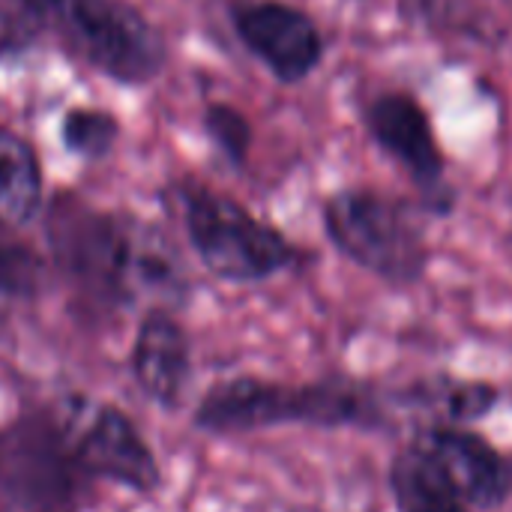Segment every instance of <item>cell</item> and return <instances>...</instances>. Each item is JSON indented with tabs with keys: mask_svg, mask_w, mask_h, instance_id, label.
<instances>
[{
	"mask_svg": "<svg viewBox=\"0 0 512 512\" xmlns=\"http://www.w3.org/2000/svg\"><path fill=\"white\" fill-rule=\"evenodd\" d=\"M48 237L66 279L93 303L123 306L147 291L180 288L177 261L156 228L96 210L75 195L54 198Z\"/></svg>",
	"mask_w": 512,
	"mask_h": 512,
	"instance_id": "1",
	"label": "cell"
},
{
	"mask_svg": "<svg viewBox=\"0 0 512 512\" xmlns=\"http://www.w3.org/2000/svg\"><path fill=\"white\" fill-rule=\"evenodd\" d=\"M390 396L372 384L327 378L315 384H282L240 375L213 384L198 408L195 426L213 435L258 432L288 423L321 429H381L390 423Z\"/></svg>",
	"mask_w": 512,
	"mask_h": 512,
	"instance_id": "2",
	"label": "cell"
},
{
	"mask_svg": "<svg viewBox=\"0 0 512 512\" xmlns=\"http://www.w3.org/2000/svg\"><path fill=\"white\" fill-rule=\"evenodd\" d=\"M66 54L117 84H150L168 63L159 27L129 0H18Z\"/></svg>",
	"mask_w": 512,
	"mask_h": 512,
	"instance_id": "3",
	"label": "cell"
},
{
	"mask_svg": "<svg viewBox=\"0 0 512 512\" xmlns=\"http://www.w3.org/2000/svg\"><path fill=\"white\" fill-rule=\"evenodd\" d=\"M198 261L222 282L249 285L273 279L297 264V246L270 222H261L237 198L183 177L165 189Z\"/></svg>",
	"mask_w": 512,
	"mask_h": 512,
	"instance_id": "4",
	"label": "cell"
},
{
	"mask_svg": "<svg viewBox=\"0 0 512 512\" xmlns=\"http://www.w3.org/2000/svg\"><path fill=\"white\" fill-rule=\"evenodd\" d=\"M90 483L72 420L36 411L0 432V512H81Z\"/></svg>",
	"mask_w": 512,
	"mask_h": 512,
	"instance_id": "5",
	"label": "cell"
},
{
	"mask_svg": "<svg viewBox=\"0 0 512 512\" xmlns=\"http://www.w3.org/2000/svg\"><path fill=\"white\" fill-rule=\"evenodd\" d=\"M321 219L330 243L372 276L399 288L423 279L429 243L414 204L375 189H339Z\"/></svg>",
	"mask_w": 512,
	"mask_h": 512,
	"instance_id": "6",
	"label": "cell"
},
{
	"mask_svg": "<svg viewBox=\"0 0 512 512\" xmlns=\"http://www.w3.org/2000/svg\"><path fill=\"white\" fill-rule=\"evenodd\" d=\"M363 120L372 141L390 159H396L423 189V207L441 216L450 213L456 192L447 186V162L438 147L429 111L411 93H381L366 105Z\"/></svg>",
	"mask_w": 512,
	"mask_h": 512,
	"instance_id": "7",
	"label": "cell"
},
{
	"mask_svg": "<svg viewBox=\"0 0 512 512\" xmlns=\"http://www.w3.org/2000/svg\"><path fill=\"white\" fill-rule=\"evenodd\" d=\"M243 48L282 84L306 81L324 60V36L312 15L282 0H252L231 9Z\"/></svg>",
	"mask_w": 512,
	"mask_h": 512,
	"instance_id": "8",
	"label": "cell"
},
{
	"mask_svg": "<svg viewBox=\"0 0 512 512\" xmlns=\"http://www.w3.org/2000/svg\"><path fill=\"white\" fill-rule=\"evenodd\" d=\"M75 453L93 483H117L138 495H150L162 483L153 450L132 417L114 405H93L75 426Z\"/></svg>",
	"mask_w": 512,
	"mask_h": 512,
	"instance_id": "9",
	"label": "cell"
},
{
	"mask_svg": "<svg viewBox=\"0 0 512 512\" xmlns=\"http://www.w3.org/2000/svg\"><path fill=\"white\" fill-rule=\"evenodd\" d=\"M414 444L444 468L471 510H492L512 498V459L468 426L426 423L417 429Z\"/></svg>",
	"mask_w": 512,
	"mask_h": 512,
	"instance_id": "10",
	"label": "cell"
},
{
	"mask_svg": "<svg viewBox=\"0 0 512 512\" xmlns=\"http://www.w3.org/2000/svg\"><path fill=\"white\" fill-rule=\"evenodd\" d=\"M192 372V345L183 324L165 312L150 309L135 333L132 375L135 384L162 408H174L183 399Z\"/></svg>",
	"mask_w": 512,
	"mask_h": 512,
	"instance_id": "11",
	"label": "cell"
},
{
	"mask_svg": "<svg viewBox=\"0 0 512 512\" xmlns=\"http://www.w3.org/2000/svg\"><path fill=\"white\" fill-rule=\"evenodd\" d=\"M390 489L399 512H471V504L462 498L444 468L414 441L396 453Z\"/></svg>",
	"mask_w": 512,
	"mask_h": 512,
	"instance_id": "12",
	"label": "cell"
},
{
	"mask_svg": "<svg viewBox=\"0 0 512 512\" xmlns=\"http://www.w3.org/2000/svg\"><path fill=\"white\" fill-rule=\"evenodd\" d=\"M45 198L42 162L27 138L0 126V228H21Z\"/></svg>",
	"mask_w": 512,
	"mask_h": 512,
	"instance_id": "13",
	"label": "cell"
},
{
	"mask_svg": "<svg viewBox=\"0 0 512 512\" xmlns=\"http://www.w3.org/2000/svg\"><path fill=\"white\" fill-rule=\"evenodd\" d=\"M498 387L486 381H453V378H435L426 384H417L411 393H402V405H426L435 411V423H471L486 417L498 405Z\"/></svg>",
	"mask_w": 512,
	"mask_h": 512,
	"instance_id": "14",
	"label": "cell"
},
{
	"mask_svg": "<svg viewBox=\"0 0 512 512\" xmlns=\"http://www.w3.org/2000/svg\"><path fill=\"white\" fill-rule=\"evenodd\" d=\"M60 138L81 159H102L120 138V120L102 108H69L60 123Z\"/></svg>",
	"mask_w": 512,
	"mask_h": 512,
	"instance_id": "15",
	"label": "cell"
},
{
	"mask_svg": "<svg viewBox=\"0 0 512 512\" xmlns=\"http://www.w3.org/2000/svg\"><path fill=\"white\" fill-rule=\"evenodd\" d=\"M204 129H207L210 141L222 150L225 159H231L234 165L246 162V156L252 150V126L234 105H225V102L207 105Z\"/></svg>",
	"mask_w": 512,
	"mask_h": 512,
	"instance_id": "16",
	"label": "cell"
},
{
	"mask_svg": "<svg viewBox=\"0 0 512 512\" xmlns=\"http://www.w3.org/2000/svg\"><path fill=\"white\" fill-rule=\"evenodd\" d=\"M42 282V261L18 246L0 240V297H33Z\"/></svg>",
	"mask_w": 512,
	"mask_h": 512,
	"instance_id": "17",
	"label": "cell"
},
{
	"mask_svg": "<svg viewBox=\"0 0 512 512\" xmlns=\"http://www.w3.org/2000/svg\"><path fill=\"white\" fill-rule=\"evenodd\" d=\"M27 42H30V33H27L24 21H21V18H15L9 9H3V6H0V57L21 51Z\"/></svg>",
	"mask_w": 512,
	"mask_h": 512,
	"instance_id": "18",
	"label": "cell"
}]
</instances>
